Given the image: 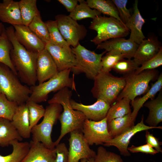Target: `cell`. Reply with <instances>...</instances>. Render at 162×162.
Here are the masks:
<instances>
[{"label":"cell","instance_id":"1","mask_svg":"<svg viewBox=\"0 0 162 162\" xmlns=\"http://www.w3.org/2000/svg\"><path fill=\"white\" fill-rule=\"evenodd\" d=\"M5 31L12 45L10 57L18 76L26 85L30 87L35 86L37 81L36 63L38 53L28 50L19 42L13 26L7 28Z\"/></svg>","mask_w":162,"mask_h":162},{"label":"cell","instance_id":"2","mask_svg":"<svg viewBox=\"0 0 162 162\" xmlns=\"http://www.w3.org/2000/svg\"><path fill=\"white\" fill-rule=\"evenodd\" d=\"M72 95V90L66 87L58 91L48 101L49 104H60L63 109L58 119L61 123V130L60 135L54 142L55 146L68 133L75 130H82L84 122L86 119L82 112L72 108L70 104Z\"/></svg>","mask_w":162,"mask_h":162},{"label":"cell","instance_id":"3","mask_svg":"<svg viewBox=\"0 0 162 162\" xmlns=\"http://www.w3.org/2000/svg\"><path fill=\"white\" fill-rule=\"evenodd\" d=\"M18 76L8 66L0 63V93L19 105L29 100L32 91L20 82Z\"/></svg>","mask_w":162,"mask_h":162},{"label":"cell","instance_id":"4","mask_svg":"<svg viewBox=\"0 0 162 162\" xmlns=\"http://www.w3.org/2000/svg\"><path fill=\"white\" fill-rule=\"evenodd\" d=\"M94 80V86L91 90L93 96L110 106L116 100L125 84L124 76H116L110 72L100 71Z\"/></svg>","mask_w":162,"mask_h":162},{"label":"cell","instance_id":"5","mask_svg":"<svg viewBox=\"0 0 162 162\" xmlns=\"http://www.w3.org/2000/svg\"><path fill=\"white\" fill-rule=\"evenodd\" d=\"M71 69L59 72L56 75L42 83L30 87L31 94L29 100L37 103L46 101L48 94L65 87L76 91L74 76L70 77Z\"/></svg>","mask_w":162,"mask_h":162},{"label":"cell","instance_id":"6","mask_svg":"<svg viewBox=\"0 0 162 162\" xmlns=\"http://www.w3.org/2000/svg\"><path fill=\"white\" fill-rule=\"evenodd\" d=\"M89 28L97 32V35L91 40L97 45L110 39L126 37L130 31L117 19L101 15L93 19Z\"/></svg>","mask_w":162,"mask_h":162},{"label":"cell","instance_id":"7","mask_svg":"<svg viewBox=\"0 0 162 162\" xmlns=\"http://www.w3.org/2000/svg\"><path fill=\"white\" fill-rule=\"evenodd\" d=\"M62 110V106L58 103L49 104L46 107L42 121L31 129L32 141L41 142L50 149L55 148L51 134L53 126L57 123Z\"/></svg>","mask_w":162,"mask_h":162},{"label":"cell","instance_id":"8","mask_svg":"<svg viewBox=\"0 0 162 162\" xmlns=\"http://www.w3.org/2000/svg\"><path fill=\"white\" fill-rule=\"evenodd\" d=\"M159 72L155 69L144 70L138 74L134 73L123 76L125 86L118 95L116 101L123 98L132 101L136 97L146 93L150 88V81L157 79Z\"/></svg>","mask_w":162,"mask_h":162},{"label":"cell","instance_id":"9","mask_svg":"<svg viewBox=\"0 0 162 162\" xmlns=\"http://www.w3.org/2000/svg\"><path fill=\"white\" fill-rule=\"evenodd\" d=\"M71 50L75 55L77 65L71 69V71L74 74L84 73L88 79L94 80L101 70V58L106 52L97 54L88 50L80 43Z\"/></svg>","mask_w":162,"mask_h":162},{"label":"cell","instance_id":"10","mask_svg":"<svg viewBox=\"0 0 162 162\" xmlns=\"http://www.w3.org/2000/svg\"><path fill=\"white\" fill-rule=\"evenodd\" d=\"M58 29L63 38L70 46L76 47L86 36L87 30L82 25L69 15L59 14L55 17Z\"/></svg>","mask_w":162,"mask_h":162},{"label":"cell","instance_id":"11","mask_svg":"<svg viewBox=\"0 0 162 162\" xmlns=\"http://www.w3.org/2000/svg\"><path fill=\"white\" fill-rule=\"evenodd\" d=\"M107 124L106 118L99 121L85 120L82 131L84 139L89 146L103 145L112 139Z\"/></svg>","mask_w":162,"mask_h":162},{"label":"cell","instance_id":"12","mask_svg":"<svg viewBox=\"0 0 162 162\" xmlns=\"http://www.w3.org/2000/svg\"><path fill=\"white\" fill-rule=\"evenodd\" d=\"M68 140V162H79L82 159L94 158L96 153L86 141L82 130L71 132Z\"/></svg>","mask_w":162,"mask_h":162},{"label":"cell","instance_id":"13","mask_svg":"<svg viewBox=\"0 0 162 162\" xmlns=\"http://www.w3.org/2000/svg\"><path fill=\"white\" fill-rule=\"evenodd\" d=\"M144 116L143 115L140 122L134 125L120 136L112 139L103 145L105 146H114L119 150L121 154L124 156L130 155L128 148L131 138L136 133L143 130L154 128L162 129V127H154L145 125L144 123Z\"/></svg>","mask_w":162,"mask_h":162},{"label":"cell","instance_id":"14","mask_svg":"<svg viewBox=\"0 0 162 162\" xmlns=\"http://www.w3.org/2000/svg\"><path fill=\"white\" fill-rule=\"evenodd\" d=\"M45 49L52 56L59 72L71 69L76 65L75 55L70 46L63 47L49 42L46 44Z\"/></svg>","mask_w":162,"mask_h":162},{"label":"cell","instance_id":"15","mask_svg":"<svg viewBox=\"0 0 162 162\" xmlns=\"http://www.w3.org/2000/svg\"><path fill=\"white\" fill-rule=\"evenodd\" d=\"M19 42L28 50L38 53L45 49L46 44L29 28L23 24L13 25Z\"/></svg>","mask_w":162,"mask_h":162},{"label":"cell","instance_id":"16","mask_svg":"<svg viewBox=\"0 0 162 162\" xmlns=\"http://www.w3.org/2000/svg\"><path fill=\"white\" fill-rule=\"evenodd\" d=\"M59 72L52 56L45 49L38 53L36 73L37 80L39 84L49 80Z\"/></svg>","mask_w":162,"mask_h":162},{"label":"cell","instance_id":"17","mask_svg":"<svg viewBox=\"0 0 162 162\" xmlns=\"http://www.w3.org/2000/svg\"><path fill=\"white\" fill-rule=\"evenodd\" d=\"M70 104L72 108L82 112L86 119L94 121H99L106 118L110 105L103 100L97 99L94 104L85 105L71 99Z\"/></svg>","mask_w":162,"mask_h":162},{"label":"cell","instance_id":"18","mask_svg":"<svg viewBox=\"0 0 162 162\" xmlns=\"http://www.w3.org/2000/svg\"><path fill=\"white\" fill-rule=\"evenodd\" d=\"M139 45L123 38L109 39L97 45V49H104L106 52L113 51L123 55L125 58H133Z\"/></svg>","mask_w":162,"mask_h":162},{"label":"cell","instance_id":"19","mask_svg":"<svg viewBox=\"0 0 162 162\" xmlns=\"http://www.w3.org/2000/svg\"><path fill=\"white\" fill-rule=\"evenodd\" d=\"M162 47L158 37L151 36L139 45L133 56V60L139 66L155 56Z\"/></svg>","mask_w":162,"mask_h":162},{"label":"cell","instance_id":"20","mask_svg":"<svg viewBox=\"0 0 162 162\" xmlns=\"http://www.w3.org/2000/svg\"><path fill=\"white\" fill-rule=\"evenodd\" d=\"M56 158L55 148L50 149L41 142L32 140L29 151L21 162H54Z\"/></svg>","mask_w":162,"mask_h":162},{"label":"cell","instance_id":"21","mask_svg":"<svg viewBox=\"0 0 162 162\" xmlns=\"http://www.w3.org/2000/svg\"><path fill=\"white\" fill-rule=\"evenodd\" d=\"M11 122L22 138L28 139L30 137L31 129L26 103L18 105Z\"/></svg>","mask_w":162,"mask_h":162},{"label":"cell","instance_id":"22","mask_svg":"<svg viewBox=\"0 0 162 162\" xmlns=\"http://www.w3.org/2000/svg\"><path fill=\"white\" fill-rule=\"evenodd\" d=\"M0 20L12 26L22 24L19 2L3 0L0 2Z\"/></svg>","mask_w":162,"mask_h":162},{"label":"cell","instance_id":"23","mask_svg":"<svg viewBox=\"0 0 162 162\" xmlns=\"http://www.w3.org/2000/svg\"><path fill=\"white\" fill-rule=\"evenodd\" d=\"M138 0H135L133 13L130 20L129 30L130 33L128 39L139 45L146 38L142 31L145 21L138 9Z\"/></svg>","mask_w":162,"mask_h":162},{"label":"cell","instance_id":"24","mask_svg":"<svg viewBox=\"0 0 162 162\" xmlns=\"http://www.w3.org/2000/svg\"><path fill=\"white\" fill-rule=\"evenodd\" d=\"M149 110V114L146 120L148 126L157 127L162 121V92H159L158 96L155 99L146 102L143 105Z\"/></svg>","mask_w":162,"mask_h":162},{"label":"cell","instance_id":"25","mask_svg":"<svg viewBox=\"0 0 162 162\" xmlns=\"http://www.w3.org/2000/svg\"><path fill=\"white\" fill-rule=\"evenodd\" d=\"M162 88V74L160 73L156 82L153 84L148 91L141 98H136L130 101L133 109L131 113L133 119L135 121L138 112L144 104L149 99H153L156 94L161 90Z\"/></svg>","mask_w":162,"mask_h":162},{"label":"cell","instance_id":"26","mask_svg":"<svg viewBox=\"0 0 162 162\" xmlns=\"http://www.w3.org/2000/svg\"><path fill=\"white\" fill-rule=\"evenodd\" d=\"M131 114L112 119L107 122L108 132L112 139L116 137L134 126Z\"/></svg>","mask_w":162,"mask_h":162},{"label":"cell","instance_id":"27","mask_svg":"<svg viewBox=\"0 0 162 162\" xmlns=\"http://www.w3.org/2000/svg\"><path fill=\"white\" fill-rule=\"evenodd\" d=\"M22 139L11 121L0 118V146H8L14 140L21 141Z\"/></svg>","mask_w":162,"mask_h":162},{"label":"cell","instance_id":"28","mask_svg":"<svg viewBox=\"0 0 162 162\" xmlns=\"http://www.w3.org/2000/svg\"><path fill=\"white\" fill-rule=\"evenodd\" d=\"M10 145L13 148L12 153L5 156L0 154V162H21L29 151V143L15 140Z\"/></svg>","mask_w":162,"mask_h":162},{"label":"cell","instance_id":"29","mask_svg":"<svg viewBox=\"0 0 162 162\" xmlns=\"http://www.w3.org/2000/svg\"><path fill=\"white\" fill-rule=\"evenodd\" d=\"M86 2L91 8L96 10L101 14L114 17L122 23L117 9L112 0H87Z\"/></svg>","mask_w":162,"mask_h":162},{"label":"cell","instance_id":"30","mask_svg":"<svg viewBox=\"0 0 162 162\" xmlns=\"http://www.w3.org/2000/svg\"><path fill=\"white\" fill-rule=\"evenodd\" d=\"M18 2L22 24L28 26L36 16L40 14L37 6V0H21Z\"/></svg>","mask_w":162,"mask_h":162},{"label":"cell","instance_id":"31","mask_svg":"<svg viewBox=\"0 0 162 162\" xmlns=\"http://www.w3.org/2000/svg\"><path fill=\"white\" fill-rule=\"evenodd\" d=\"M130 101L129 98H123L110 106L106 117L107 123L114 119L131 114Z\"/></svg>","mask_w":162,"mask_h":162},{"label":"cell","instance_id":"32","mask_svg":"<svg viewBox=\"0 0 162 162\" xmlns=\"http://www.w3.org/2000/svg\"><path fill=\"white\" fill-rule=\"evenodd\" d=\"M12 47V44L7 37L4 28L2 32L0 39V63L8 66L17 75L10 57V52Z\"/></svg>","mask_w":162,"mask_h":162},{"label":"cell","instance_id":"33","mask_svg":"<svg viewBox=\"0 0 162 162\" xmlns=\"http://www.w3.org/2000/svg\"><path fill=\"white\" fill-rule=\"evenodd\" d=\"M78 1L79 4H77L74 10L69 15L74 20L77 21L87 18L94 19L101 15V13L98 11L91 8L86 1L84 0Z\"/></svg>","mask_w":162,"mask_h":162},{"label":"cell","instance_id":"34","mask_svg":"<svg viewBox=\"0 0 162 162\" xmlns=\"http://www.w3.org/2000/svg\"><path fill=\"white\" fill-rule=\"evenodd\" d=\"M30 29L41 40L49 42V36L46 25L42 20L40 14L36 16L28 26Z\"/></svg>","mask_w":162,"mask_h":162},{"label":"cell","instance_id":"35","mask_svg":"<svg viewBox=\"0 0 162 162\" xmlns=\"http://www.w3.org/2000/svg\"><path fill=\"white\" fill-rule=\"evenodd\" d=\"M45 22L48 31L49 43L63 47L70 46L60 33L56 20H49Z\"/></svg>","mask_w":162,"mask_h":162},{"label":"cell","instance_id":"36","mask_svg":"<svg viewBox=\"0 0 162 162\" xmlns=\"http://www.w3.org/2000/svg\"><path fill=\"white\" fill-rule=\"evenodd\" d=\"M26 104L28 110L30 128L31 129L43 117L45 109L42 105L32 100H28Z\"/></svg>","mask_w":162,"mask_h":162},{"label":"cell","instance_id":"37","mask_svg":"<svg viewBox=\"0 0 162 162\" xmlns=\"http://www.w3.org/2000/svg\"><path fill=\"white\" fill-rule=\"evenodd\" d=\"M18 105L8 100L4 94L0 93V118L11 121Z\"/></svg>","mask_w":162,"mask_h":162},{"label":"cell","instance_id":"38","mask_svg":"<svg viewBox=\"0 0 162 162\" xmlns=\"http://www.w3.org/2000/svg\"><path fill=\"white\" fill-rule=\"evenodd\" d=\"M123 58H125V56L119 53L113 51L106 52L101 58L100 71L110 72L116 64Z\"/></svg>","mask_w":162,"mask_h":162},{"label":"cell","instance_id":"39","mask_svg":"<svg viewBox=\"0 0 162 162\" xmlns=\"http://www.w3.org/2000/svg\"><path fill=\"white\" fill-rule=\"evenodd\" d=\"M139 67L133 59L123 58L118 61L112 70L125 76L134 73Z\"/></svg>","mask_w":162,"mask_h":162},{"label":"cell","instance_id":"40","mask_svg":"<svg viewBox=\"0 0 162 162\" xmlns=\"http://www.w3.org/2000/svg\"><path fill=\"white\" fill-rule=\"evenodd\" d=\"M94 162H123L121 157L114 152L107 151L102 146L98 147Z\"/></svg>","mask_w":162,"mask_h":162},{"label":"cell","instance_id":"41","mask_svg":"<svg viewBox=\"0 0 162 162\" xmlns=\"http://www.w3.org/2000/svg\"><path fill=\"white\" fill-rule=\"evenodd\" d=\"M118 10L119 17L122 23L129 29L131 15L130 10L126 8L127 0H112Z\"/></svg>","mask_w":162,"mask_h":162},{"label":"cell","instance_id":"42","mask_svg":"<svg viewBox=\"0 0 162 162\" xmlns=\"http://www.w3.org/2000/svg\"><path fill=\"white\" fill-rule=\"evenodd\" d=\"M162 65V47L154 56L142 63L134 74H138L144 70L155 69Z\"/></svg>","mask_w":162,"mask_h":162},{"label":"cell","instance_id":"43","mask_svg":"<svg viewBox=\"0 0 162 162\" xmlns=\"http://www.w3.org/2000/svg\"><path fill=\"white\" fill-rule=\"evenodd\" d=\"M55 149L56 158L54 162H68V150L64 143H59Z\"/></svg>","mask_w":162,"mask_h":162},{"label":"cell","instance_id":"44","mask_svg":"<svg viewBox=\"0 0 162 162\" xmlns=\"http://www.w3.org/2000/svg\"><path fill=\"white\" fill-rule=\"evenodd\" d=\"M128 149L129 152L132 153L140 152L153 155L159 153L147 144L138 146L132 145L131 147H128Z\"/></svg>","mask_w":162,"mask_h":162},{"label":"cell","instance_id":"45","mask_svg":"<svg viewBox=\"0 0 162 162\" xmlns=\"http://www.w3.org/2000/svg\"><path fill=\"white\" fill-rule=\"evenodd\" d=\"M145 136L147 144L154 148L159 153L162 152L160 147L162 143L159 141L158 138L155 137L152 134L150 133L148 130H146Z\"/></svg>","mask_w":162,"mask_h":162},{"label":"cell","instance_id":"46","mask_svg":"<svg viewBox=\"0 0 162 162\" xmlns=\"http://www.w3.org/2000/svg\"><path fill=\"white\" fill-rule=\"evenodd\" d=\"M58 1L62 4L67 11L70 13L74 10L78 2L77 0H58Z\"/></svg>","mask_w":162,"mask_h":162},{"label":"cell","instance_id":"47","mask_svg":"<svg viewBox=\"0 0 162 162\" xmlns=\"http://www.w3.org/2000/svg\"><path fill=\"white\" fill-rule=\"evenodd\" d=\"M94 158H92L89 159H82L80 160V162H94Z\"/></svg>","mask_w":162,"mask_h":162},{"label":"cell","instance_id":"48","mask_svg":"<svg viewBox=\"0 0 162 162\" xmlns=\"http://www.w3.org/2000/svg\"><path fill=\"white\" fill-rule=\"evenodd\" d=\"M4 28V27L3 24L2 23H0V30H2Z\"/></svg>","mask_w":162,"mask_h":162},{"label":"cell","instance_id":"49","mask_svg":"<svg viewBox=\"0 0 162 162\" xmlns=\"http://www.w3.org/2000/svg\"><path fill=\"white\" fill-rule=\"evenodd\" d=\"M3 28V29H4ZM3 29L1 31V30H0V39L1 38V34H2V32L3 30Z\"/></svg>","mask_w":162,"mask_h":162}]
</instances>
